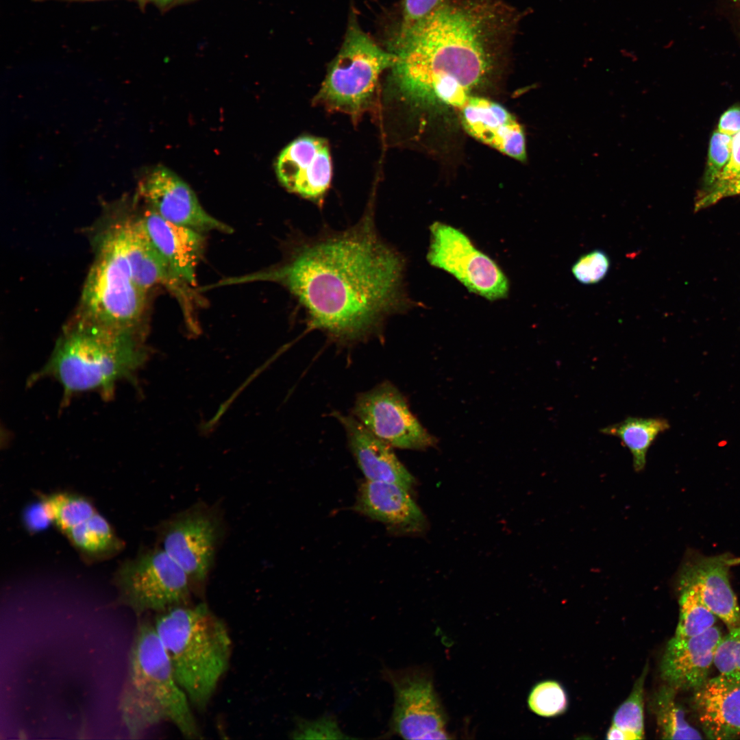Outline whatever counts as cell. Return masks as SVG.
Segmentation results:
<instances>
[{"instance_id": "60d3db41", "label": "cell", "mask_w": 740, "mask_h": 740, "mask_svg": "<svg viewBox=\"0 0 740 740\" xmlns=\"http://www.w3.org/2000/svg\"><path fill=\"white\" fill-rule=\"evenodd\" d=\"M738 195H740V187H739V190H738Z\"/></svg>"}, {"instance_id": "2e32d148", "label": "cell", "mask_w": 740, "mask_h": 740, "mask_svg": "<svg viewBox=\"0 0 740 740\" xmlns=\"http://www.w3.org/2000/svg\"><path fill=\"white\" fill-rule=\"evenodd\" d=\"M119 223L131 274L136 286L147 293L153 286L163 284L181 301L186 316L190 317L191 285L172 271L151 241L140 217L125 218Z\"/></svg>"}, {"instance_id": "5b68a950", "label": "cell", "mask_w": 740, "mask_h": 740, "mask_svg": "<svg viewBox=\"0 0 740 740\" xmlns=\"http://www.w3.org/2000/svg\"><path fill=\"white\" fill-rule=\"evenodd\" d=\"M191 704L177 682L166 652L149 622L139 624L119 701L122 721L130 737H138L162 721L188 738L200 733Z\"/></svg>"}, {"instance_id": "4316f807", "label": "cell", "mask_w": 740, "mask_h": 740, "mask_svg": "<svg viewBox=\"0 0 740 740\" xmlns=\"http://www.w3.org/2000/svg\"><path fill=\"white\" fill-rule=\"evenodd\" d=\"M40 497L52 522L64 534L97 513L88 498L77 493L60 492Z\"/></svg>"}, {"instance_id": "f546056e", "label": "cell", "mask_w": 740, "mask_h": 740, "mask_svg": "<svg viewBox=\"0 0 740 740\" xmlns=\"http://www.w3.org/2000/svg\"><path fill=\"white\" fill-rule=\"evenodd\" d=\"M528 705L531 711L539 716L555 717L565 711L567 697L558 682L542 681L532 687L528 695Z\"/></svg>"}, {"instance_id": "5bb4252c", "label": "cell", "mask_w": 740, "mask_h": 740, "mask_svg": "<svg viewBox=\"0 0 740 740\" xmlns=\"http://www.w3.org/2000/svg\"><path fill=\"white\" fill-rule=\"evenodd\" d=\"M275 172L288 191L321 208L332 176L327 142L314 136L296 138L280 152Z\"/></svg>"}, {"instance_id": "8992f818", "label": "cell", "mask_w": 740, "mask_h": 740, "mask_svg": "<svg viewBox=\"0 0 740 740\" xmlns=\"http://www.w3.org/2000/svg\"><path fill=\"white\" fill-rule=\"evenodd\" d=\"M98 247L78 317L144 338L147 293L132 279L119 222L104 233Z\"/></svg>"}, {"instance_id": "7a4b0ae2", "label": "cell", "mask_w": 740, "mask_h": 740, "mask_svg": "<svg viewBox=\"0 0 740 740\" xmlns=\"http://www.w3.org/2000/svg\"><path fill=\"white\" fill-rule=\"evenodd\" d=\"M521 18L504 0H448L397 33L393 83L416 105L459 110L508 50Z\"/></svg>"}, {"instance_id": "603a6c76", "label": "cell", "mask_w": 740, "mask_h": 740, "mask_svg": "<svg viewBox=\"0 0 740 740\" xmlns=\"http://www.w3.org/2000/svg\"><path fill=\"white\" fill-rule=\"evenodd\" d=\"M65 535L82 558L88 563L109 559L124 547V543L111 525L97 512Z\"/></svg>"}, {"instance_id": "9a60e30c", "label": "cell", "mask_w": 740, "mask_h": 740, "mask_svg": "<svg viewBox=\"0 0 740 740\" xmlns=\"http://www.w3.org/2000/svg\"><path fill=\"white\" fill-rule=\"evenodd\" d=\"M740 558L725 553L713 556L689 553L677 574L676 584L691 586L713 613L730 630L740 624V607L729 580Z\"/></svg>"}, {"instance_id": "44dd1931", "label": "cell", "mask_w": 740, "mask_h": 740, "mask_svg": "<svg viewBox=\"0 0 740 740\" xmlns=\"http://www.w3.org/2000/svg\"><path fill=\"white\" fill-rule=\"evenodd\" d=\"M140 218L172 271L190 285L195 286L196 270L206 244L203 233L169 222L149 207Z\"/></svg>"}, {"instance_id": "7c38bea8", "label": "cell", "mask_w": 740, "mask_h": 740, "mask_svg": "<svg viewBox=\"0 0 740 740\" xmlns=\"http://www.w3.org/2000/svg\"><path fill=\"white\" fill-rule=\"evenodd\" d=\"M352 415L392 447L423 449L435 443V439L410 410L403 395L389 382L359 394Z\"/></svg>"}, {"instance_id": "f35d334b", "label": "cell", "mask_w": 740, "mask_h": 740, "mask_svg": "<svg viewBox=\"0 0 740 740\" xmlns=\"http://www.w3.org/2000/svg\"><path fill=\"white\" fill-rule=\"evenodd\" d=\"M607 739L619 740H639L640 738L635 734L611 725L606 733Z\"/></svg>"}, {"instance_id": "cb8c5ba5", "label": "cell", "mask_w": 740, "mask_h": 740, "mask_svg": "<svg viewBox=\"0 0 740 740\" xmlns=\"http://www.w3.org/2000/svg\"><path fill=\"white\" fill-rule=\"evenodd\" d=\"M669 428L668 421L662 417H628L620 422L602 428L600 431L621 441L632 454L634 470L639 472L645 467L650 446L657 436Z\"/></svg>"}, {"instance_id": "f1b7e54d", "label": "cell", "mask_w": 740, "mask_h": 740, "mask_svg": "<svg viewBox=\"0 0 740 740\" xmlns=\"http://www.w3.org/2000/svg\"><path fill=\"white\" fill-rule=\"evenodd\" d=\"M648 665L637 679L629 696L616 710L612 725L637 735L644 739V683L648 674Z\"/></svg>"}, {"instance_id": "277c9868", "label": "cell", "mask_w": 740, "mask_h": 740, "mask_svg": "<svg viewBox=\"0 0 740 740\" xmlns=\"http://www.w3.org/2000/svg\"><path fill=\"white\" fill-rule=\"evenodd\" d=\"M154 628L190 702L206 708L227 671L232 640L222 620L201 603L158 613Z\"/></svg>"}, {"instance_id": "d6986e66", "label": "cell", "mask_w": 740, "mask_h": 740, "mask_svg": "<svg viewBox=\"0 0 740 740\" xmlns=\"http://www.w3.org/2000/svg\"><path fill=\"white\" fill-rule=\"evenodd\" d=\"M333 416L345 430L349 449L367 480L393 483L408 491L412 486L413 477L392 447L373 435L353 415L334 412Z\"/></svg>"}, {"instance_id": "52a82bcc", "label": "cell", "mask_w": 740, "mask_h": 740, "mask_svg": "<svg viewBox=\"0 0 740 740\" xmlns=\"http://www.w3.org/2000/svg\"><path fill=\"white\" fill-rule=\"evenodd\" d=\"M395 61V53L378 45L352 17L315 99L357 119L369 105L381 73Z\"/></svg>"}, {"instance_id": "484cf974", "label": "cell", "mask_w": 740, "mask_h": 740, "mask_svg": "<svg viewBox=\"0 0 740 740\" xmlns=\"http://www.w3.org/2000/svg\"><path fill=\"white\" fill-rule=\"evenodd\" d=\"M679 618L675 636L688 637L700 634L714 626L717 616L706 606L698 590L677 584Z\"/></svg>"}, {"instance_id": "8d00e7d4", "label": "cell", "mask_w": 740, "mask_h": 740, "mask_svg": "<svg viewBox=\"0 0 740 740\" xmlns=\"http://www.w3.org/2000/svg\"><path fill=\"white\" fill-rule=\"evenodd\" d=\"M720 133L734 136L740 131V105H734L721 116L717 127Z\"/></svg>"}, {"instance_id": "d590c367", "label": "cell", "mask_w": 740, "mask_h": 740, "mask_svg": "<svg viewBox=\"0 0 740 740\" xmlns=\"http://www.w3.org/2000/svg\"><path fill=\"white\" fill-rule=\"evenodd\" d=\"M24 522L27 529L32 532L42 530L50 522H52L51 517L42 500L27 508L24 513Z\"/></svg>"}, {"instance_id": "d4e9b609", "label": "cell", "mask_w": 740, "mask_h": 740, "mask_svg": "<svg viewBox=\"0 0 740 740\" xmlns=\"http://www.w3.org/2000/svg\"><path fill=\"white\" fill-rule=\"evenodd\" d=\"M676 689L665 684L653 698V711L658 732L663 739H701V733L687 722L676 700Z\"/></svg>"}, {"instance_id": "83f0119b", "label": "cell", "mask_w": 740, "mask_h": 740, "mask_svg": "<svg viewBox=\"0 0 740 740\" xmlns=\"http://www.w3.org/2000/svg\"><path fill=\"white\" fill-rule=\"evenodd\" d=\"M740 187V131L732 137L729 161L717 181L706 190L700 193L695 208L708 206L722 198L738 195Z\"/></svg>"}, {"instance_id": "1f68e13d", "label": "cell", "mask_w": 740, "mask_h": 740, "mask_svg": "<svg viewBox=\"0 0 740 740\" xmlns=\"http://www.w3.org/2000/svg\"><path fill=\"white\" fill-rule=\"evenodd\" d=\"M714 665L720 675L740 681V624L722 637L716 650Z\"/></svg>"}, {"instance_id": "3957f363", "label": "cell", "mask_w": 740, "mask_h": 740, "mask_svg": "<svg viewBox=\"0 0 740 740\" xmlns=\"http://www.w3.org/2000/svg\"><path fill=\"white\" fill-rule=\"evenodd\" d=\"M148 356L143 338L77 317L30 380L56 379L62 386L64 402L73 395L89 391H98L109 399L114 394L115 384L122 380H133Z\"/></svg>"}, {"instance_id": "9c48e42d", "label": "cell", "mask_w": 740, "mask_h": 740, "mask_svg": "<svg viewBox=\"0 0 740 740\" xmlns=\"http://www.w3.org/2000/svg\"><path fill=\"white\" fill-rule=\"evenodd\" d=\"M382 675L394 693L390 721L393 733L412 740L452 738L446 730L447 713L426 669L384 668Z\"/></svg>"}, {"instance_id": "e0dca14e", "label": "cell", "mask_w": 740, "mask_h": 740, "mask_svg": "<svg viewBox=\"0 0 740 740\" xmlns=\"http://www.w3.org/2000/svg\"><path fill=\"white\" fill-rule=\"evenodd\" d=\"M722 638L715 626L696 636L674 635L667 642L661 662V675L666 684L677 691L699 689L708 679Z\"/></svg>"}, {"instance_id": "6da1fadb", "label": "cell", "mask_w": 740, "mask_h": 740, "mask_svg": "<svg viewBox=\"0 0 740 740\" xmlns=\"http://www.w3.org/2000/svg\"><path fill=\"white\" fill-rule=\"evenodd\" d=\"M373 206L343 230L297 236L284 260L249 280L284 286L317 330L339 344L382 334L386 321L412 307L406 261L378 231Z\"/></svg>"}, {"instance_id": "ba28073f", "label": "cell", "mask_w": 740, "mask_h": 740, "mask_svg": "<svg viewBox=\"0 0 740 740\" xmlns=\"http://www.w3.org/2000/svg\"><path fill=\"white\" fill-rule=\"evenodd\" d=\"M114 582L119 602L136 614L159 613L187 604L192 586L184 570L161 547L124 561Z\"/></svg>"}, {"instance_id": "ab89813d", "label": "cell", "mask_w": 740, "mask_h": 740, "mask_svg": "<svg viewBox=\"0 0 740 740\" xmlns=\"http://www.w3.org/2000/svg\"><path fill=\"white\" fill-rule=\"evenodd\" d=\"M153 1H156L157 3H160V4H166V3H168L171 2L173 0H153Z\"/></svg>"}, {"instance_id": "8fae6325", "label": "cell", "mask_w": 740, "mask_h": 740, "mask_svg": "<svg viewBox=\"0 0 740 740\" xmlns=\"http://www.w3.org/2000/svg\"><path fill=\"white\" fill-rule=\"evenodd\" d=\"M219 517L196 505L164 521L160 528L161 548L194 584H201L212 567L221 536Z\"/></svg>"}, {"instance_id": "d6a6232c", "label": "cell", "mask_w": 740, "mask_h": 740, "mask_svg": "<svg viewBox=\"0 0 740 740\" xmlns=\"http://www.w3.org/2000/svg\"><path fill=\"white\" fill-rule=\"evenodd\" d=\"M609 267L606 254L595 249L582 256L573 265L571 272L580 283L591 284L602 280L607 274Z\"/></svg>"}, {"instance_id": "74e56055", "label": "cell", "mask_w": 740, "mask_h": 740, "mask_svg": "<svg viewBox=\"0 0 740 740\" xmlns=\"http://www.w3.org/2000/svg\"><path fill=\"white\" fill-rule=\"evenodd\" d=\"M723 6L740 40V0H722Z\"/></svg>"}, {"instance_id": "e575fe53", "label": "cell", "mask_w": 740, "mask_h": 740, "mask_svg": "<svg viewBox=\"0 0 740 740\" xmlns=\"http://www.w3.org/2000/svg\"><path fill=\"white\" fill-rule=\"evenodd\" d=\"M448 0H404L397 33L404 32L430 15Z\"/></svg>"}, {"instance_id": "30bf717a", "label": "cell", "mask_w": 740, "mask_h": 740, "mask_svg": "<svg viewBox=\"0 0 740 740\" xmlns=\"http://www.w3.org/2000/svg\"><path fill=\"white\" fill-rule=\"evenodd\" d=\"M427 260L453 275L469 291L495 301L506 298L508 280L500 266L460 230L440 221L430 226Z\"/></svg>"}, {"instance_id": "ffe728a7", "label": "cell", "mask_w": 740, "mask_h": 740, "mask_svg": "<svg viewBox=\"0 0 740 740\" xmlns=\"http://www.w3.org/2000/svg\"><path fill=\"white\" fill-rule=\"evenodd\" d=\"M693 706L709 739L740 737V681L719 674L694 691Z\"/></svg>"}, {"instance_id": "836d02e7", "label": "cell", "mask_w": 740, "mask_h": 740, "mask_svg": "<svg viewBox=\"0 0 740 740\" xmlns=\"http://www.w3.org/2000/svg\"><path fill=\"white\" fill-rule=\"evenodd\" d=\"M291 735L293 739H350L341 731L336 719L330 715L314 720L297 719Z\"/></svg>"}, {"instance_id": "ac0fdd59", "label": "cell", "mask_w": 740, "mask_h": 740, "mask_svg": "<svg viewBox=\"0 0 740 740\" xmlns=\"http://www.w3.org/2000/svg\"><path fill=\"white\" fill-rule=\"evenodd\" d=\"M459 110L463 126L471 136L511 158L526 161L524 131L504 106L471 95Z\"/></svg>"}, {"instance_id": "4fadbf2b", "label": "cell", "mask_w": 740, "mask_h": 740, "mask_svg": "<svg viewBox=\"0 0 740 740\" xmlns=\"http://www.w3.org/2000/svg\"><path fill=\"white\" fill-rule=\"evenodd\" d=\"M138 193L148 207L169 222L201 233L233 232L231 226L208 214L188 184L165 166L148 170L139 182Z\"/></svg>"}, {"instance_id": "7402d4cb", "label": "cell", "mask_w": 740, "mask_h": 740, "mask_svg": "<svg viewBox=\"0 0 740 740\" xmlns=\"http://www.w3.org/2000/svg\"><path fill=\"white\" fill-rule=\"evenodd\" d=\"M407 491L395 484L366 480L359 489L356 510L395 532H421L425 517Z\"/></svg>"}, {"instance_id": "4dcf8cb0", "label": "cell", "mask_w": 740, "mask_h": 740, "mask_svg": "<svg viewBox=\"0 0 740 740\" xmlns=\"http://www.w3.org/2000/svg\"><path fill=\"white\" fill-rule=\"evenodd\" d=\"M732 137L717 130L713 133L700 193L708 189L717 181L728 164L731 154Z\"/></svg>"}, {"instance_id": "b9f144b4", "label": "cell", "mask_w": 740, "mask_h": 740, "mask_svg": "<svg viewBox=\"0 0 740 740\" xmlns=\"http://www.w3.org/2000/svg\"><path fill=\"white\" fill-rule=\"evenodd\" d=\"M34 1H46V0H34Z\"/></svg>"}]
</instances>
